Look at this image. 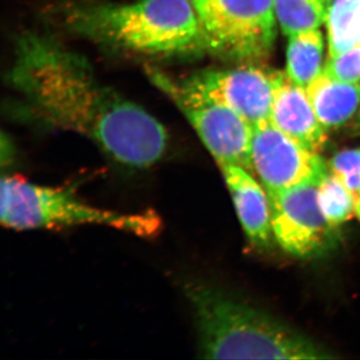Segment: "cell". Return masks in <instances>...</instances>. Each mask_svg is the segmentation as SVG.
Here are the masks:
<instances>
[{"label": "cell", "mask_w": 360, "mask_h": 360, "mask_svg": "<svg viewBox=\"0 0 360 360\" xmlns=\"http://www.w3.org/2000/svg\"><path fill=\"white\" fill-rule=\"evenodd\" d=\"M8 82L35 120L87 137L123 167H151L167 153L162 123L97 79L84 58L56 40L22 35Z\"/></svg>", "instance_id": "cell-1"}, {"label": "cell", "mask_w": 360, "mask_h": 360, "mask_svg": "<svg viewBox=\"0 0 360 360\" xmlns=\"http://www.w3.org/2000/svg\"><path fill=\"white\" fill-rule=\"evenodd\" d=\"M182 290L193 309L202 359L335 357L296 329L210 284L189 281Z\"/></svg>", "instance_id": "cell-2"}, {"label": "cell", "mask_w": 360, "mask_h": 360, "mask_svg": "<svg viewBox=\"0 0 360 360\" xmlns=\"http://www.w3.org/2000/svg\"><path fill=\"white\" fill-rule=\"evenodd\" d=\"M68 21L78 34L130 53L176 58L206 51L191 0L85 4L75 7Z\"/></svg>", "instance_id": "cell-3"}, {"label": "cell", "mask_w": 360, "mask_h": 360, "mask_svg": "<svg viewBox=\"0 0 360 360\" xmlns=\"http://www.w3.org/2000/svg\"><path fill=\"white\" fill-rule=\"evenodd\" d=\"M0 184V221L13 231L94 224L142 238H155L162 231V219L153 210L135 213L103 210L79 200L66 187L39 186L20 175H4Z\"/></svg>", "instance_id": "cell-4"}, {"label": "cell", "mask_w": 360, "mask_h": 360, "mask_svg": "<svg viewBox=\"0 0 360 360\" xmlns=\"http://www.w3.org/2000/svg\"><path fill=\"white\" fill-rule=\"evenodd\" d=\"M206 51L234 61L269 56L276 39L274 0H191Z\"/></svg>", "instance_id": "cell-5"}, {"label": "cell", "mask_w": 360, "mask_h": 360, "mask_svg": "<svg viewBox=\"0 0 360 360\" xmlns=\"http://www.w3.org/2000/svg\"><path fill=\"white\" fill-rule=\"evenodd\" d=\"M148 79L175 104L219 167L238 165L253 174V127L243 116L193 91L182 78L148 66Z\"/></svg>", "instance_id": "cell-6"}, {"label": "cell", "mask_w": 360, "mask_h": 360, "mask_svg": "<svg viewBox=\"0 0 360 360\" xmlns=\"http://www.w3.org/2000/svg\"><path fill=\"white\" fill-rule=\"evenodd\" d=\"M253 174L267 193L319 182L328 165L319 153L305 148L269 120L252 125Z\"/></svg>", "instance_id": "cell-7"}, {"label": "cell", "mask_w": 360, "mask_h": 360, "mask_svg": "<svg viewBox=\"0 0 360 360\" xmlns=\"http://www.w3.org/2000/svg\"><path fill=\"white\" fill-rule=\"evenodd\" d=\"M319 182L269 193L272 236L286 252L297 257L319 255L335 240L317 200Z\"/></svg>", "instance_id": "cell-8"}, {"label": "cell", "mask_w": 360, "mask_h": 360, "mask_svg": "<svg viewBox=\"0 0 360 360\" xmlns=\"http://www.w3.org/2000/svg\"><path fill=\"white\" fill-rule=\"evenodd\" d=\"M281 73L243 66L200 71L182 79L200 96L227 106L253 125L269 120Z\"/></svg>", "instance_id": "cell-9"}, {"label": "cell", "mask_w": 360, "mask_h": 360, "mask_svg": "<svg viewBox=\"0 0 360 360\" xmlns=\"http://www.w3.org/2000/svg\"><path fill=\"white\" fill-rule=\"evenodd\" d=\"M270 122L277 129L302 144L321 153L328 141V130L319 122L307 89L281 73L274 92Z\"/></svg>", "instance_id": "cell-10"}, {"label": "cell", "mask_w": 360, "mask_h": 360, "mask_svg": "<svg viewBox=\"0 0 360 360\" xmlns=\"http://www.w3.org/2000/svg\"><path fill=\"white\" fill-rule=\"evenodd\" d=\"M219 168L246 236L255 246L269 245L272 226L266 189L245 168L238 165H222Z\"/></svg>", "instance_id": "cell-11"}, {"label": "cell", "mask_w": 360, "mask_h": 360, "mask_svg": "<svg viewBox=\"0 0 360 360\" xmlns=\"http://www.w3.org/2000/svg\"><path fill=\"white\" fill-rule=\"evenodd\" d=\"M307 90L319 122L328 131L347 124L359 110L360 82H345L321 73Z\"/></svg>", "instance_id": "cell-12"}, {"label": "cell", "mask_w": 360, "mask_h": 360, "mask_svg": "<svg viewBox=\"0 0 360 360\" xmlns=\"http://www.w3.org/2000/svg\"><path fill=\"white\" fill-rule=\"evenodd\" d=\"M323 37L319 30L291 35L286 52V75L296 84L307 89L323 71Z\"/></svg>", "instance_id": "cell-13"}, {"label": "cell", "mask_w": 360, "mask_h": 360, "mask_svg": "<svg viewBox=\"0 0 360 360\" xmlns=\"http://www.w3.org/2000/svg\"><path fill=\"white\" fill-rule=\"evenodd\" d=\"M326 23L328 56L360 44V0H333Z\"/></svg>", "instance_id": "cell-14"}, {"label": "cell", "mask_w": 360, "mask_h": 360, "mask_svg": "<svg viewBox=\"0 0 360 360\" xmlns=\"http://www.w3.org/2000/svg\"><path fill=\"white\" fill-rule=\"evenodd\" d=\"M331 0H274L276 20L288 37L319 30L326 22Z\"/></svg>", "instance_id": "cell-15"}, {"label": "cell", "mask_w": 360, "mask_h": 360, "mask_svg": "<svg viewBox=\"0 0 360 360\" xmlns=\"http://www.w3.org/2000/svg\"><path fill=\"white\" fill-rule=\"evenodd\" d=\"M317 200L324 217L333 227L355 215L356 196L329 170L317 184Z\"/></svg>", "instance_id": "cell-16"}, {"label": "cell", "mask_w": 360, "mask_h": 360, "mask_svg": "<svg viewBox=\"0 0 360 360\" xmlns=\"http://www.w3.org/2000/svg\"><path fill=\"white\" fill-rule=\"evenodd\" d=\"M329 172H333L354 194H360V148L345 149L331 158Z\"/></svg>", "instance_id": "cell-17"}, {"label": "cell", "mask_w": 360, "mask_h": 360, "mask_svg": "<svg viewBox=\"0 0 360 360\" xmlns=\"http://www.w3.org/2000/svg\"><path fill=\"white\" fill-rule=\"evenodd\" d=\"M322 73L345 82H360V44L328 56Z\"/></svg>", "instance_id": "cell-18"}, {"label": "cell", "mask_w": 360, "mask_h": 360, "mask_svg": "<svg viewBox=\"0 0 360 360\" xmlns=\"http://www.w3.org/2000/svg\"><path fill=\"white\" fill-rule=\"evenodd\" d=\"M352 134H360V106L357 110L356 115H354V122L352 124Z\"/></svg>", "instance_id": "cell-19"}, {"label": "cell", "mask_w": 360, "mask_h": 360, "mask_svg": "<svg viewBox=\"0 0 360 360\" xmlns=\"http://www.w3.org/2000/svg\"><path fill=\"white\" fill-rule=\"evenodd\" d=\"M355 215L360 220V194L356 198V206H355Z\"/></svg>", "instance_id": "cell-20"}]
</instances>
